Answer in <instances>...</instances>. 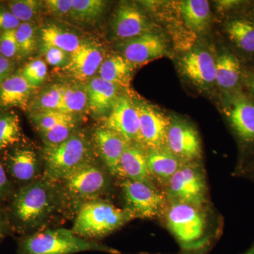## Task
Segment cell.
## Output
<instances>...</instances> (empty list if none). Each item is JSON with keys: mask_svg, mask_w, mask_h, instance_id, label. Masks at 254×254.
<instances>
[{"mask_svg": "<svg viewBox=\"0 0 254 254\" xmlns=\"http://www.w3.org/2000/svg\"><path fill=\"white\" fill-rule=\"evenodd\" d=\"M75 127L76 123L64 124L40 133L46 147L55 146L68 139L74 133Z\"/></svg>", "mask_w": 254, "mask_h": 254, "instance_id": "36", "label": "cell"}, {"mask_svg": "<svg viewBox=\"0 0 254 254\" xmlns=\"http://www.w3.org/2000/svg\"><path fill=\"white\" fill-rule=\"evenodd\" d=\"M2 160L9 178L19 183L33 182L38 175V158L29 147L18 144L6 149Z\"/></svg>", "mask_w": 254, "mask_h": 254, "instance_id": "14", "label": "cell"}, {"mask_svg": "<svg viewBox=\"0 0 254 254\" xmlns=\"http://www.w3.org/2000/svg\"><path fill=\"white\" fill-rule=\"evenodd\" d=\"M41 36L42 43L59 48L70 55L78 49L82 41L72 32L53 24L43 28Z\"/></svg>", "mask_w": 254, "mask_h": 254, "instance_id": "27", "label": "cell"}, {"mask_svg": "<svg viewBox=\"0 0 254 254\" xmlns=\"http://www.w3.org/2000/svg\"><path fill=\"white\" fill-rule=\"evenodd\" d=\"M88 109L95 116L110 113L113 103L119 96V86L94 76L87 82Z\"/></svg>", "mask_w": 254, "mask_h": 254, "instance_id": "22", "label": "cell"}, {"mask_svg": "<svg viewBox=\"0 0 254 254\" xmlns=\"http://www.w3.org/2000/svg\"><path fill=\"white\" fill-rule=\"evenodd\" d=\"M33 89L43 84L48 75L46 63L41 59L32 60L19 71Z\"/></svg>", "mask_w": 254, "mask_h": 254, "instance_id": "35", "label": "cell"}, {"mask_svg": "<svg viewBox=\"0 0 254 254\" xmlns=\"http://www.w3.org/2000/svg\"><path fill=\"white\" fill-rule=\"evenodd\" d=\"M168 201L205 208L208 204V187L203 165L197 161L184 163L165 187Z\"/></svg>", "mask_w": 254, "mask_h": 254, "instance_id": "6", "label": "cell"}, {"mask_svg": "<svg viewBox=\"0 0 254 254\" xmlns=\"http://www.w3.org/2000/svg\"><path fill=\"white\" fill-rule=\"evenodd\" d=\"M6 8L21 23H33L43 7V1L38 0H14L6 3Z\"/></svg>", "mask_w": 254, "mask_h": 254, "instance_id": "34", "label": "cell"}, {"mask_svg": "<svg viewBox=\"0 0 254 254\" xmlns=\"http://www.w3.org/2000/svg\"><path fill=\"white\" fill-rule=\"evenodd\" d=\"M104 127L118 133L128 143H138L140 121L136 105L126 95H119Z\"/></svg>", "mask_w": 254, "mask_h": 254, "instance_id": "11", "label": "cell"}, {"mask_svg": "<svg viewBox=\"0 0 254 254\" xmlns=\"http://www.w3.org/2000/svg\"><path fill=\"white\" fill-rule=\"evenodd\" d=\"M93 139L110 173L114 176L118 177L120 159L129 143L118 133L105 127L95 130Z\"/></svg>", "mask_w": 254, "mask_h": 254, "instance_id": "18", "label": "cell"}, {"mask_svg": "<svg viewBox=\"0 0 254 254\" xmlns=\"http://www.w3.org/2000/svg\"><path fill=\"white\" fill-rule=\"evenodd\" d=\"M33 88L21 73H13L0 86V108L28 110Z\"/></svg>", "mask_w": 254, "mask_h": 254, "instance_id": "21", "label": "cell"}, {"mask_svg": "<svg viewBox=\"0 0 254 254\" xmlns=\"http://www.w3.org/2000/svg\"><path fill=\"white\" fill-rule=\"evenodd\" d=\"M22 138L20 120L14 112L0 113V151L18 144Z\"/></svg>", "mask_w": 254, "mask_h": 254, "instance_id": "30", "label": "cell"}, {"mask_svg": "<svg viewBox=\"0 0 254 254\" xmlns=\"http://www.w3.org/2000/svg\"><path fill=\"white\" fill-rule=\"evenodd\" d=\"M93 146L86 135L74 132L59 145L45 146L43 158L47 180L63 181L78 169L93 163Z\"/></svg>", "mask_w": 254, "mask_h": 254, "instance_id": "4", "label": "cell"}, {"mask_svg": "<svg viewBox=\"0 0 254 254\" xmlns=\"http://www.w3.org/2000/svg\"><path fill=\"white\" fill-rule=\"evenodd\" d=\"M84 252L120 254L108 246L88 241L72 230L64 228L37 232L18 242V254H75Z\"/></svg>", "mask_w": 254, "mask_h": 254, "instance_id": "3", "label": "cell"}, {"mask_svg": "<svg viewBox=\"0 0 254 254\" xmlns=\"http://www.w3.org/2000/svg\"><path fill=\"white\" fill-rule=\"evenodd\" d=\"M237 173L240 174V175H242L244 177L250 179L254 182V162L250 165L240 169L239 170V173Z\"/></svg>", "mask_w": 254, "mask_h": 254, "instance_id": "45", "label": "cell"}, {"mask_svg": "<svg viewBox=\"0 0 254 254\" xmlns=\"http://www.w3.org/2000/svg\"><path fill=\"white\" fill-rule=\"evenodd\" d=\"M105 7L103 0H73L69 18L80 24H91L101 17Z\"/></svg>", "mask_w": 254, "mask_h": 254, "instance_id": "29", "label": "cell"}, {"mask_svg": "<svg viewBox=\"0 0 254 254\" xmlns=\"http://www.w3.org/2000/svg\"><path fill=\"white\" fill-rule=\"evenodd\" d=\"M226 31L233 44L245 54L254 55V23L247 18H234L227 23Z\"/></svg>", "mask_w": 254, "mask_h": 254, "instance_id": "26", "label": "cell"}, {"mask_svg": "<svg viewBox=\"0 0 254 254\" xmlns=\"http://www.w3.org/2000/svg\"><path fill=\"white\" fill-rule=\"evenodd\" d=\"M29 119L35 128L40 133L48 131L64 124L76 123L75 115L60 111L30 113Z\"/></svg>", "mask_w": 254, "mask_h": 254, "instance_id": "32", "label": "cell"}, {"mask_svg": "<svg viewBox=\"0 0 254 254\" xmlns=\"http://www.w3.org/2000/svg\"><path fill=\"white\" fill-rule=\"evenodd\" d=\"M140 127L138 143L145 150L165 146L170 120L150 105H136Z\"/></svg>", "mask_w": 254, "mask_h": 254, "instance_id": "12", "label": "cell"}, {"mask_svg": "<svg viewBox=\"0 0 254 254\" xmlns=\"http://www.w3.org/2000/svg\"><path fill=\"white\" fill-rule=\"evenodd\" d=\"M225 114L244 150L254 147V101L240 90L232 91Z\"/></svg>", "mask_w": 254, "mask_h": 254, "instance_id": "9", "label": "cell"}, {"mask_svg": "<svg viewBox=\"0 0 254 254\" xmlns=\"http://www.w3.org/2000/svg\"><path fill=\"white\" fill-rule=\"evenodd\" d=\"M88 108V95L86 85L81 83H66L63 105L60 112L76 115Z\"/></svg>", "mask_w": 254, "mask_h": 254, "instance_id": "31", "label": "cell"}, {"mask_svg": "<svg viewBox=\"0 0 254 254\" xmlns=\"http://www.w3.org/2000/svg\"><path fill=\"white\" fill-rule=\"evenodd\" d=\"M12 193L11 180L6 173L2 158L0 157V201L9 198Z\"/></svg>", "mask_w": 254, "mask_h": 254, "instance_id": "41", "label": "cell"}, {"mask_svg": "<svg viewBox=\"0 0 254 254\" xmlns=\"http://www.w3.org/2000/svg\"><path fill=\"white\" fill-rule=\"evenodd\" d=\"M180 11L187 27L197 33H202L208 28L210 9L205 0H185L180 4Z\"/></svg>", "mask_w": 254, "mask_h": 254, "instance_id": "25", "label": "cell"}, {"mask_svg": "<svg viewBox=\"0 0 254 254\" xmlns=\"http://www.w3.org/2000/svg\"><path fill=\"white\" fill-rule=\"evenodd\" d=\"M104 60V50L100 44L95 41H82L64 70L76 81H88L94 77Z\"/></svg>", "mask_w": 254, "mask_h": 254, "instance_id": "13", "label": "cell"}, {"mask_svg": "<svg viewBox=\"0 0 254 254\" xmlns=\"http://www.w3.org/2000/svg\"><path fill=\"white\" fill-rule=\"evenodd\" d=\"M73 4V0H46L43 1V7L55 17H69Z\"/></svg>", "mask_w": 254, "mask_h": 254, "instance_id": "39", "label": "cell"}, {"mask_svg": "<svg viewBox=\"0 0 254 254\" xmlns=\"http://www.w3.org/2000/svg\"><path fill=\"white\" fill-rule=\"evenodd\" d=\"M145 150L150 177L165 188L184 163L177 158L166 145Z\"/></svg>", "mask_w": 254, "mask_h": 254, "instance_id": "20", "label": "cell"}, {"mask_svg": "<svg viewBox=\"0 0 254 254\" xmlns=\"http://www.w3.org/2000/svg\"><path fill=\"white\" fill-rule=\"evenodd\" d=\"M118 177L153 185L147 165L146 150L139 143L127 145L120 159Z\"/></svg>", "mask_w": 254, "mask_h": 254, "instance_id": "19", "label": "cell"}, {"mask_svg": "<svg viewBox=\"0 0 254 254\" xmlns=\"http://www.w3.org/2000/svg\"><path fill=\"white\" fill-rule=\"evenodd\" d=\"M112 28L115 38L127 41L149 32L150 24L134 5L123 3L115 12Z\"/></svg>", "mask_w": 254, "mask_h": 254, "instance_id": "16", "label": "cell"}, {"mask_svg": "<svg viewBox=\"0 0 254 254\" xmlns=\"http://www.w3.org/2000/svg\"><path fill=\"white\" fill-rule=\"evenodd\" d=\"M123 197L125 209L134 218L154 219L165 213L168 199L154 185L145 182L124 180Z\"/></svg>", "mask_w": 254, "mask_h": 254, "instance_id": "7", "label": "cell"}, {"mask_svg": "<svg viewBox=\"0 0 254 254\" xmlns=\"http://www.w3.org/2000/svg\"><path fill=\"white\" fill-rule=\"evenodd\" d=\"M134 65L123 56L112 55L105 58L98 69V77L120 86H127L131 79Z\"/></svg>", "mask_w": 254, "mask_h": 254, "instance_id": "24", "label": "cell"}, {"mask_svg": "<svg viewBox=\"0 0 254 254\" xmlns=\"http://www.w3.org/2000/svg\"><path fill=\"white\" fill-rule=\"evenodd\" d=\"M132 219L134 218L126 209L96 198L79 207L72 231L85 239L102 238L121 228Z\"/></svg>", "mask_w": 254, "mask_h": 254, "instance_id": "5", "label": "cell"}, {"mask_svg": "<svg viewBox=\"0 0 254 254\" xmlns=\"http://www.w3.org/2000/svg\"><path fill=\"white\" fill-rule=\"evenodd\" d=\"M42 53L46 63L51 66L57 67L63 66L64 67L66 66L71 56L59 48L43 43H42Z\"/></svg>", "mask_w": 254, "mask_h": 254, "instance_id": "38", "label": "cell"}, {"mask_svg": "<svg viewBox=\"0 0 254 254\" xmlns=\"http://www.w3.org/2000/svg\"><path fill=\"white\" fill-rule=\"evenodd\" d=\"M182 72L197 86L208 87L215 82L216 63L212 55L203 50H193L182 58Z\"/></svg>", "mask_w": 254, "mask_h": 254, "instance_id": "17", "label": "cell"}, {"mask_svg": "<svg viewBox=\"0 0 254 254\" xmlns=\"http://www.w3.org/2000/svg\"><path fill=\"white\" fill-rule=\"evenodd\" d=\"M0 55L14 63L19 60L16 31L0 33Z\"/></svg>", "mask_w": 254, "mask_h": 254, "instance_id": "37", "label": "cell"}, {"mask_svg": "<svg viewBox=\"0 0 254 254\" xmlns=\"http://www.w3.org/2000/svg\"><path fill=\"white\" fill-rule=\"evenodd\" d=\"M165 145L182 163L197 161L201 157V141L198 131L182 120H170Z\"/></svg>", "mask_w": 254, "mask_h": 254, "instance_id": "10", "label": "cell"}, {"mask_svg": "<svg viewBox=\"0 0 254 254\" xmlns=\"http://www.w3.org/2000/svg\"><path fill=\"white\" fill-rule=\"evenodd\" d=\"M21 23L6 6H0V33L16 31Z\"/></svg>", "mask_w": 254, "mask_h": 254, "instance_id": "40", "label": "cell"}, {"mask_svg": "<svg viewBox=\"0 0 254 254\" xmlns=\"http://www.w3.org/2000/svg\"><path fill=\"white\" fill-rule=\"evenodd\" d=\"M14 62L6 59L0 55V86L10 75L14 73Z\"/></svg>", "mask_w": 254, "mask_h": 254, "instance_id": "42", "label": "cell"}, {"mask_svg": "<svg viewBox=\"0 0 254 254\" xmlns=\"http://www.w3.org/2000/svg\"><path fill=\"white\" fill-rule=\"evenodd\" d=\"M11 195L5 214L9 226L19 231L38 225L55 207V190L47 180L23 185Z\"/></svg>", "mask_w": 254, "mask_h": 254, "instance_id": "2", "label": "cell"}, {"mask_svg": "<svg viewBox=\"0 0 254 254\" xmlns=\"http://www.w3.org/2000/svg\"><path fill=\"white\" fill-rule=\"evenodd\" d=\"M9 226L6 219V214L0 207V242L6 237L8 234Z\"/></svg>", "mask_w": 254, "mask_h": 254, "instance_id": "44", "label": "cell"}, {"mask_svg": "<svg viewBox=\"0 0 254 254\" xmlns=\"http://www.w3.org/2000/svg\"><path fill=\"white\" fill-rule=\"evenodd\" d=\"M164 215L184 254H205L211 241L205 208L168 201Z\"/></svg>", "mask_w": 254, "mask_h": 254, "instance_id": "1", "label": "cell"}, {"mask_svg": "<svg viewBox=\"0 0 254 254\" xmlns=\"http://www.w3.org/2000/svg\"><path fill=\"white\" fill-rule=\"evenodd\" d=\"M63 182L65 194L75 203L82 201V204L96 199L109 186L107 174L93 163L78 169Z\"/></svg>", "mask_w": 254, "mask_h": 254, "instance_id": "8", "label": "cell"}, {"mask_svg": "<svg viewBox=\"0 0 254 254\" xmlns=\"http://www.w3.org/2000/svg\"><path fill=\"white\" fill-rule=\"evenodd\" d=\"M246 86L254 98V71L248 73L245 76Z\"/></svg>", "mask_w": 254, "mask_h": 254, "instance_id": "46", "label": "cell"}, {"mask_svg": "<svg viewBox=\"0 0 254 254\" xmlns=\"http://www.w3.org/2000/svg\"><path fill=\"white\" fill-rule=\"evenodd\" d=\"M251 16H252V18H251V21H252L254 23V9L252 10V14H251Z\"/></svg>", "mask_w": 254, "mask_h": 254, "instance_id": "47", "label": "cell"}, {"mask_svg": "<svg viewBox=\"0 0 254 254\" xmlns=\"http://www.w3.org/2000/svg\"><path fill=\"white\" fill-rule=\"evenodd\" d=\"M19 60L29 58L37 48V29L33 23H21L16 30Z\"/></svg>", "mask_w": 254, "mask_h": 254, "instance_id": "33", "label": "cell"}, {"mask_svg": "<svg viewBox=\"0 0 254 254\" xmlns=\"http://www.w3.org/2000/svg\"><path fill=\"white\" fill-rule=\"evenodd\" d=\"M122 50L127 61L133 65L142 64L164 56L167 46L161 36L149 31L125 41Z\"/></svg>", "mask_w": 254, "mask_h": 254, "instance_id": "15", "label": "cell"}, {"mask_svg": "<svg viewBox=\"0 0 254 254\" xmlns=\"http://www.w3.org/2000/svg\"><path fill=\"white\" fill-rule=\"evenodd\" d=\"M64 84L55 83L46 87L36 98L30 102V113L60 111L63 103Z\"/></svg>", "mask_w": 254, "mask_h": 254, "instance_id": "28", "label": "cell"}, {"mask_svg": "<svg viewBox=\"0 0 254 254\" xmlns=\"http://www.w3.org/2000/svg\"><path fill=\"white\" fill-rule=\"evenodd\" d=\"M215 63V83L225 91L237 90L242 77V66L238 58L226 52L220 55Z\"/></svg>", "mask_w": 254, "mask_h": 254, "instance_id": "23", "label": "cell"}, {"mask_svg": "<svg viewBox=\"0 0 254 254\" xmlns=\"http://www.w3.org/2000/svg\"><path fill=\"white\" fill-rule=\"evenodd\" d=\"M245 1H237V0H226V1H219L217 4L219 9L222 11H230V10L237 9L242 4H245Z\"/></svg>", "mask_w": 254, "mask_h": 254, "instance_id": "43", "label": "cell"}]
</instances>
